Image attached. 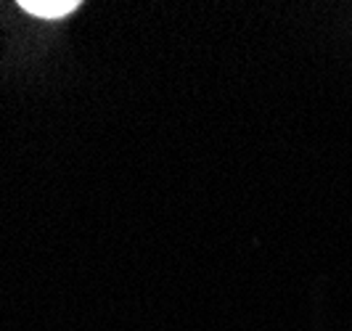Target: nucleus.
<instances>
[{
    "instance_id": "f257e3e1",
    "label": "nucleus",
    "mask_w": 352,
    "mask_h": 331,
    "mask_svg": "<svg viewBox=\"0 0 352 331\" xmlns=\"http://www.w3.org/2000/svg\"><path fill=\"white\" fill-rule=\"evenodd\" d=\"M19 8L40 19H64L80 8V0H19Z\"/></svg>"
}]
</instances>
